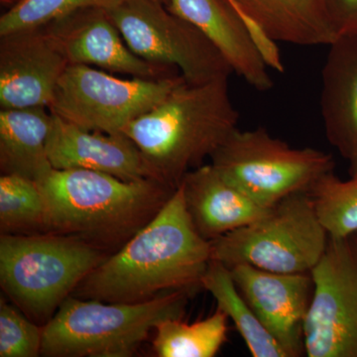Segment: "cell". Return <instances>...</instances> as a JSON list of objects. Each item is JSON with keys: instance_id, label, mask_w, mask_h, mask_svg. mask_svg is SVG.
<instances>
[{"instance_id": "obj_19", "label": "cell", "mask_w": 357, "mask_h": 357, "mask_svg": "<svg viewBox=\"0 0 357 357\" xmlns=\"http://www.w3.org/2000/svg\"><path fill=\"white\" fill-rule=\"evenodd\" d=\"M48 107L0 110V170L38 182L53 167L47 153Z\"/></svg>"}, {"instance_id": "obj_15", "label": "cell", "mask_w": 357, "mask_h": 357, "mask_svg": "<svg viewBox=\"0 0 357 357\" xmlns=\"http://www.w3.org/2000/svg\"><path fill=\"white\" fill-rule=\"evenodd\" d=\"M321 72L319 105L328 142L357 176V35H340L328 45Z\"/></svg>"}, {"instance_id": "obj_2", "label": "cell", "mask_w": 357, "mask_h": 357, "mask_svg": "<svg viewBox=\"0 0 357 357\" xmlns=\"http://www.w3.org/2000/svg\"><path fill=\"white\" fill-rule=\"evenodd\" d=\"M229 77L204 84L183 81L122 133L139 149L148 177L176 190L185 174L211 158L237 129Z\"/></svg>"}, {"instance_id": "obj_16", "label": "cell", "mask_w": 357, "mask_h": 357, "mask_svg": "<svg viewBox=\"0 0 357 357\" xmlns=\"http://www.w3.org/2000/svg\"><path fill=\"white\" fill-rule=\"evenodd\" d=\"M167 8L203 33L236 73L252 88L273 86L269 68L253 44L238 13L227 0H169Z\"/></svg>"}, {"instance_id": "obj_6", "label": "cell", "mask_w": 357, "mask_h": 357, "mask_svg": "<svg viewBox=\"0 0 357 357\" xmlns=\"http://www.w3.org/2000/svg\"><path fill=\"white\" fill-rule=\"evenodd\" d=\"M328 241L309 194L299 192L255 222L211 241V259L229 268L245 263L275 273H311Z\"/></svg>"}, {"instance_id": "obj_1", "label": "cell", "mask_w": 357, "mask_h": 357, "mask_svg": "<svg viewBox=\"0 0 357 357\" xmlns=\"http://www.w3.org/2000/svg\"><path fill=\"white\" fill-rule=\"evenodd\" d=\"M211 261V241L195 227L178 185L159 213L96 267L73 295L129 304L176 291L194 295L203 288Z\"/></svg>"}, {"instance_id": "obj_18", "label": "cell", "mask_w": 357, "mask_h": 357, "mask_svg": "<svg viewBox=\"0 0 357 357\" xmlns=\"http://www.w3.org/2000/svg\"><path fill=\"white\" fill-rule=\"evenodd\" d=\"M252 18L277 42L328 46L337 39L326 0H227Z\"/></svg>"}, {"instance_id": "obj_26", "label": "cell", "mask_w": 357, "mask_h": 357, "mask_svg": "<svg viewBox=\"0 0 357 357\" xmlns=\"http://www.w3.org/2000/svg\"><path fill=\"white\" fill-rule=\"evenodd\" d=\"M333 29L337 36L357 35V0H326Z\"/></svg>"}, {"instance_id": "obj_21", "label": "cell", "mask_w": 357, "mask_h": 357, "mask_svg": "<svg viewBox=\"0 0 357 357\" xmlns=\"http://www.w3.org/2000/svg\"><path fill=\"white\" fill-rule=\"evenodd\" d=\"M229 317L218 309L208 318L188 324L167 319L155 328L153 347L160 357H213L227 342Z\"/></svg>"}, {"instance_id": "obj_29", "label": "cell", "mask_w": 357, "mask_h": 357, "mask_svg": "<svg viewBox=\"0 0 357 357\" xmlns=\"http://www.w3.org/2000/svg\"><path fill=\"white\" fill-rule=\"evenodd\" d=\"M154 1L160 2V3L164 4V6H168L169 0H154Z\"/></svg>"}, {"instance_id": "obj_10", "label": "cell", "mask_w": 357, "mask_h": 357, "mask_svg": "<svg viewBox=\"0 0 357 357\" xmlns=\"http://www.w3.org/2000/svg\"><path fill=\"white\" fill-rule=\"evenodd\" d=\"M314 295L304 324L309 357H357V255L347 238L328 236L311 271Z\"/></svg>"}, {"instance_id": "obj_8", "label": "cell", "mask_w": 357, "mask_h": 357, "mask_svg": "<svg viewBox=\"0 0 357 357\" xmlns=\"http://www.w3.org/2000/svg\"><path fill=\"white\" fill-rule=\"evenodd\" d=\"M184 79L181 74L121 79L91 66L69 65L59 79L49 110L86 130L121 133Z\"/></svg>"}, {"instance_id": "obj_20", "label": "cell", "mask_w": 357, "mask_h": 357, "mask_svg": "<svg viewBox=\"0 0 357 357\" xmlns=\"http://www.w3.org/2000/svg\"><path fill=\"white\" fill-rule=\"evenodd\" d=\"M202 287L213 295L218 309L234 321L251 356L288 357L239 292L229 267L218 260L211 259L202 282Z\"/></svg>"}, {"instance_id": "obj_24", "label": "cell", "mask_w": 357, "mask_h": 357, "mask_svg": "<svg viewBox=\"0 0 357 357\" xmlns=\"http://www.w3.org/2000/svg\"><path fill=\"white\" fill-rule=\"evenodd\" d=\"M124 0H18L0 17V36L37 29L84 8L110 10Z\"/></svg>"}, {"instance_id": "obj_23", "label": "cell", "mask_w": 357, "mask_h": 357, "mask_svg": "<svg viewBox=\"0 0 357 357\" xmlns=\"http://www.w3.org/2000/svg\"><path fill=\"white\" fill-rule=\"evenodd\" d=\"M310 198L328 236L347 238L357 232V176L344 181L333 171L310 188Z\"/></svg>"}, {"instance_id": "obj_13", "label": "cell", "mask_w": 357, "mask_h": 357, "mask_svg": "<svg viewBox=\"0 0 357 357\" xmlns=\"http://www.w3.org/2000/svg\"><path fill=\"white\" fill-rule=\"evenodd\" d=\"M0 107H50L69 66L44 27L0 36Z\"/></svg>"}, {"instance_id": "obj_25", "label": "cell", "mask_w": 357, "mask_h": 357, "mask_svg": "<svg viewBox=\"0 0 357 357\" xmlns=\"http://www.w3.org/2000/svg\"><path fill=\"white\" fill-rule=\"evenodd\" d=\"M43 328L0 301V356H41Z\"/></svg>"}, {"instance_id": "obj_27", "label": "cell", "mask_w": 357, "mask_h": 357, "mask_svg": "<svg viewBox=\"0 0 357 357\" xmlns=\"http://www.w3.org/2000/svg\"><path fill=\"white\" fill-rule=\"evenodd\" d=\"M349 243H351L352 248L356 251L357 255V232L356 234H352L351 236L349 237Z\"/></svg>"}, {"instance_id": "obj_22", "label": "cell", "mask_w": 357, "mask_h": 357, "mask_svg": "<svg viewBox=\"0 0 357 357\" xmlns=\"http://www.w3.org/2000/svg\"><path fill=\"white\" fill-rule=\"evenodd\" d=\"M1 234L48 232L46 204L38 184L18 175L0 177Z\"/></svg>"}, {"instance_id": "obj_17", "label": "cell", "mask_w": 357, "mask_h": 357, "mask_svg": "<svg viewBox=\"0 0 357 357\" xmlns=\"http://www.w3.org/2000/svg\"><path fill=\"white\" fill-rule=\"evenodd\" d=\"M180 185L195 227L208 241L255 222L271 208L251 199L211 164L185 174Z\"/></svg>"}, {"instance_id": "obj_14", "label": "cell", "mask_w": 357, "mask_h": 357, "mask_svg": "<svg viewBox=\"0 0 357 357\" xmlns=\"http://www.w3.org/2000/svg\"><path fill=\"white\" fill-rule=\"evenodd\" d=\"M47 153L54 169H86L124 181L149 178L139 149L126 134L89 131L52 114Z\"/></svg>"}, {"instance_id": "obj_5", "label": "cell", "mask_w": 357, "mask_h": 357, "mask_svg": "<svg viewBox=\"0 0 357 357\" xmlns=\"http://www.w3.org/2000/svg\"><path fill=\"white\" fill-rule=\"evenodd\" d=\"M105 259L102 249L69 234H1L0 284L30 319L47 324Z\"/></svg>"}, {"instance_id": "obj_12", "label": "cell", "mask_w": 357, "mask_h": 357, "mask_svg": "<svg viewBox=\"0 0 357 357\" xmlns=\"http://www.w3.org/2000/svg\"><path fill=\"white\" fill-rule=\"evenodd\" d=\"M229 269L239 292L288 357L305 354L304 324L314 295L311 273H275L245 263Z\"/></svg>"}, {"instance_id": "obj_11", "label": "cell", "mask_w": 357, "mask_h": 357, "mask_svg": "<svg viewBox=\"0 0 357 357\" xmlns=\"http://www.w3.org/2000/svg\"><path fill=\"white\" fill-rule=\"evenodd\" d=\"M44 28L69 65L95 66L141 79L178 74L175 68L155 64L133 53L105 9H81Z\"/></svg>"}, {"instance_id": "obj_4", "label": "cell", "mask_w": 357, "mask_h": 357, "mask_svg": "<svg viewBox=\"0 0 357 357\" xmlns=\"http://www.w3.org/2000/svg\"><path fill=\"white\" fill-rule=\"evenodd\" d=\"M191 296L176 291L129 304L70 295L43 326L41 356H132L160 321L183 319Z\"/></svg>"}, {"instance_id": "obj_9", "label": "cell", "mask_w": 357, "mask_h": 357, "mask_svg": "<svg viewBox=\"0 0 357 357\" xmlns=\"http://www.w3.org/2000/svg\"><path fill=\"white\" fill-rule=\"evenodd\" d=\"M136 55L175 68L190 84L232 74L229 63L196 26L154 0H124L107 10Z\"/></svg>"}, {"instance_id": "obj_3", "label": "cell", "mask_w": 357, "mask_h": 357, "mask_svg": "<svg viewBox=\"0 0 357 357\" xmlns=\"http://www.w3.org/2000/svg\"><path fill=\"white\" fill-rule=\"evenodd\" d=\"M36 183L48 232L77 236L102 250L121 248L177 190L154 178L124 181L86 169L53 168Z\"/></svg>"}, {"instance_id": "obj_28", "label": "cell", "mask_w": 357, "mask_h": 357, "mask_svg": "<svg viewBox=\"0 0 357 357\" xmlns=\"http://www.w3.org/2000/svg\"><path fill=\"white\" fill-rule=\"evenodd\" d=\"M1 1L3 2V3L10 4L11 6H13L15 2H17L18 0H1Z\"/></svg>"}, {"instance_id": "obj_7", "label": "cell", "mask_w": 357, "mask_h": 357, "mask_svg": "<svg viewBox=\"0 0 357 357\" xmlns=\"http://www.w3.org/2000/svg\"><path fill=\"white\" fill-rule=\"evenodd\" d=\"M211 159L223 177L265 208L295 192L309 191L335 168L332 154L291 147L262 128H237Z\"/></svg>"}]
</instances>
